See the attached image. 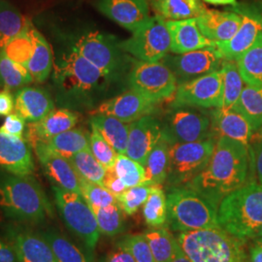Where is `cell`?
<instances>
[{"label":"cell","instance_id":"cell-1","mask_svg":"<svg viewBox=\"0 0 262 262\" xmlns=\"http://www.w3.org/2000/svg\"><path fill=\"white\" fill-rule=\"evenodd\" d=\"M254 171L251 146L227 137L216 140L205 169L187 186L219 208L225 197L250 183Z\"/></svg>","mask_w":262,"mask_h":262},{"label":"cell","instance_id":"cell-2","mask_svg":"<svg viewBox=\"0 0 262 262\" xmlns=\"http://www.w3.org/2000/svg\"><path fill=\"white\" fill-rule=\"evenodd\" d=\"M53 84L62 108L82 110L101 104L114 83L110 76L72 48L54 61Z\"/></svg>","mask_w":262,"mask_h":262},{"label":"cell","instance_id":"cell-3","mask_svg":"<svg viewBox=\"0 0 262 262\" xmlns=\"http://www.w3.org/2000/svg\"><path fill=\"white\" fill-rule=\"evenodd\" d=\"M0 210L14 223L41 225L54 217L51 202L31 175H0Z\"/></svg>","mask_w":262,"mask_h":262},{"label":"cell","instance_id":"cell-4","mask_svg":"<svg viewBox=\"0 0 262 262\" xmlns=\"http://www.w3.org/2000/svg\"><path fill=\"white\" fill-rule=\"evenodd\" d=\"M217 224L236 238L253 240L262 225V185L253 182L225 197L217 209Z\"/></svg>","mask_w":262,"mask_h":262},{"label":"cell","instance_id":"cell-5","mask_svg":"<svg viewBox=\"0 0 262 262\" xmlns=\"http://www.w3.org/2000/svg\"><path fill=\"white\" fill-rule=\"evenodd\" d=\"M175 238L192 262H251L246 241L221 227L176 232Z\"/></svg>","mask_w":262,"mask_h":262},{"label":"cell","instance_id":"cell-6","mask_svg":"<svg viewBox=\"0 0 262 262\" xmlns=\"http://www.w3.org/2000/svg\"><path fill=\"white\" fill-rule=\"evenodd\" d=\"M167 226L174 232L217 228V207L187 187L167 188Z\"/></svg>","mask_w":262,"mask_h":262},{"label":"cell","instance_id":"cell-7","mask_svg":"<svg viewBox=\"0 0 262 262\" xmlns=\"http://www.w3.org/2000/svg\"><path fill=\"white\" fill-rule=\"evenodd\" d=\"M56 209L66 227L93 253L98 243L100 231L90 204L82 194L53 186Z\"/></svg>","mask_w":262,"mask_h":262},{"label":"cell","instance_id":"cell-8","mask_svg":"<svg viewBox=\"0 0 262 262\" xmlns=\"http://www.w3.org/2000/svg\"><path fill=\"white\" fill-rule=\"evenodd\" d=\"M161 135L169 145L213 137L211 113L187 105H170L161 121Z\"/></svg>","mask_w":262,"mask_h":262},{"label":"cell","instance_id":"cell-9","mask_svg":"<svg viewBox=\"0 0 262 262\" xmlns=\"http://www.w3.org/2000/svg\"><path fill=\"white\" fill-rule=\"evenodd\" d=\"M72 48L116 82L127 69L128 55L112 35L96 30L88 31L76 38Z\"/></svg>","mask_w":262,"mask_h":262},{"label":"cell","instance_id":"cell-10","mask_svg":"<svg viewBox=\"0 0 262 262\" xmlns=\"http://www.w3.org/2000/svg\"><path fill=\"white\" fill-rule=\"evenodd\" d=\"M216 138L171 145L166 186L185 187L199 175L210 161L215 150Z\"/></svg>","mask_w":262,"mask_h":262},{"label":"cell","instance_id":"cell-11","mask_svg":"<svg viewBox=\"0 0 262 262\" xmlns=\"http://www.w3.org/2000/svg\"><path fill=\"white\" fill-rule=\"evenodd\" d=\"M127 81L130 90L155 104L172 99L178 86L176 76L161 60L134 62Z\"/></svg>","mask_w":262,"mask_h":262},{"label":"cell","instance_id":"cell-12","mask_svg":"<svg viewBox=\"0 0 262 262\" xmlns=\"http://www.w3.org/2000/svg\"><path fill=\"white\" fill-rule=\"evenodd\" d=\"M120 46L123 52L140 61L162 60L171 48V37L165 20L156 15L150 17L144 26L132 32L131 37L120 41Z\"/></svg>","mask_w":262,"mask_h":262},{"label":"cell","instance_id":"cell-13","mask_svg":"<svg viewBox=\"0 0 262 262\" xmlns=\"http://www.w3.org/2000/svg\"><path fill=\"white\" fill-rule=\"evenodd\" d=\"M242 18L241 26L230 40L216 43L215 46L225 59L236 60L251 47L261 32L262 1L237 2L230 9Z\"/></svg>","mask_w":262,"mask_h":262},{"label":"cell","instance_id":"cell-14","mask_svg":"<svg viewBox=\"0 0 262 262\" xmlns=\"http://www.w3.org/2000/svg\"><path fill=\"white\" fill-rule=\"evenodd\" d=\"M223 74L221 69L178 84L172 105H187L203 109L221 108Z\"/></svg>","mask_w":262,"mask_h":262},{"label":"cell","instance_id":"cell-15","mask_svg":"<svg viewBox=\"0 0 262 262\" xmlns=\"http://www.w3.org/2000/svg\"><path fill=\"white\" fill-rule=\"evenodd\" d=\"M224 60V56L215 46L182 55H167L161 61L172 70L179 84L220 70Z\"/></svg>","mask_w":262,"mask_h":262},{"label":"cell","instance_id":"cell-16","mask_svg":"<svg viewBox=\"0 0 262 262\" xmlns=\"http://www.w3.org/2000/svg\"><path fill=\"white\" fill-rule=\"evenodd\" d=\"M3 231L4 237L13 245L19 262H58L38 231L18 223L5 225Z\"/></svg>","mask_w":262,"mask_h":262},{"label":"cell","instance_id":"cell-17","mask_svg":"<svg viewBox=\"0 0 262 262\" xmlns=\"http://www.w3.org/2000/svg\"><path fill=\"white\" fill-rule=\"evenodd\" d=\"M31 148L53 186L82 194L80 177L69 159L49 149L44 142H36Z\"/></svg>","mask_w":262,"mask_h":262},{"label":"cell","instance_id":"cell-18","mask_svg":"<svg viewBox=\"0 0 262 262\" xmlns=\"http://www.w3.org/2000/svg\"><path fill=\"white\" fill-rule=\"evenodd\" d=\"M157 104L150 102L134 91H126L99 104L92 115H107L131 123L141 118L151 115Z\"/></svg>","mask_w":262,"mask_h":262},{"label":"cell","instance_id":"cell-19","mask_svg":"<svg viewBox=\"0 0 262 262\" xmlns=\"http://www.w3.org/2000/svg\"><path fill=\"white\" fill-rule=\"evenodd\" d=\"M161 138V122L154 116L148 115L131 122L125 156L145 167L150 151Z\"/></svg>","mask_w":262,"mask_h":262},{"label":"cell","instance_id":"cell-20","mask_svg":"<svg viewBox=\"0 0 262 262\" xmlns=\"http://www.w3.org/2000/svg\"><path fill=\"white\" fill-rule=\"evenodd\" d=\"M96 7L104 16L130 32L150 18L148 0H97Z\"/></svg>","mask_w":262,"mask_h":262},{"label":"cell","instance_id":"cell-21","mask_svg":"<svg viewBox=\"0 0 262 262\" xmlns=\"http://www.w3.org/2000/svg\"><path fill=\"white\" fill-rule=\"evenodd\" d=\"M0 168L19 176L33 174L35 165L32 150L26 138L0 131Z\"/></svg>","mask_w":262,"mask_h":262},{"label":"cell","instance_id":"cell-22","mask_svg":"<svg viewBox=\"0 0 262 262\" xmlns=\"http://www.w3.org/2000/svg\"><path fill=\"white\" fill-rule=\"evenodd\" d=\"M210 113L213 137L216 139L220 137H227L250 146L254 131L241 113L234 108H215Z\"/></svg>","mask_w":262,"mask_h":262},{"label":"cell","instance_id":"cell-23","mask_svg":"<svg viewBox=\"0 0 262 262\" xmlns=\"http://www.w3.org/2000/svg\"><path fill=\"white\" fill-rule=\"evenodd\" d=\"M198 28L202 34L214 43L230 40L241 26L242 18L231 10H206L196 18Z\"/></svg>","mask_w":262,"mask_h":262},{"label":"cell","instance_id":"cell-24","mask_svg":"<svg viewBox=\"0 0 262 262\" xmlns=\"http://www.w3.org/2000/svg\"><path fill=\"white\" fill-rule=\"evenodd\" d=\"M79 122V116L67 108L54 109L40 122H29L26 140L29 145L36 142H46L59 133L74 128Z\"/></svg>","mask_w":262,"mask_h":262},{"label":"cell","instance_id":"cell-25","mask_svg":"<svg viewBox=\"0 0 262 262\" xmlns=\"http://www.w3.org/2000/svg\"><path fill=\"white\" fill-rule=\"evenodd\" d=\"M171 37L170 52L182 55L207 47H215V43L207 39L197 26L196 19L165 20Z\"/></svg>","mask_w":262,"mask_h":262},{"label":"cell","instance_id":"cell-26","mask_svg":"<svg viewBox=\"0 0 262 262\" xmlns=\"http://www.w3.org/2000/svg\"><path fill=\"white\" fill-rule=\"evenodd\" d=\"M54 109L51 94L41 88L25 86L17 92L15 111L26 122H40Z\"/></svg>","mask_w":262,"mask_h":262},{"label":"cell","instance_id":"cell-27","mask_svg":"<svg viewBox=\"0 0 262 262\" xmlns=\"http://www.w3.org/2000/svg\"><path fill=\"white\" fill-rule=\"evenodd\" d=\"M38 232L47 241L57 261L94 262L93 253L84 252L55 227H44Z\"/></svg>","mask_w":262,"mask_h":262},{"label":"cell","instance_id":"cell-28","mask_svg":"<svg viewBox=\"0 0 262 262\" xmlns=\"http://www.w3.org/2000/svg\"><path fill=\"white\" fill-rule=\"evenodd\" d=\"M156 16L164 20L196 19L207 8L201 0H148Z\"/></svg>","mask_w":262,"mask_h":262},{"label":"cell","instance_id":"cell-29","mask_svg":"<svg viewBox=\"0 0 262 262\" xmlns=\"http://www.w3.org/2000/svg\"><path fill=\"white\" fill-rule=\"evenodd\" d=\"M91 125L95 127L119 155H125L129 123L107 115H93Z\"/></svg>","mask_w":262,"mask_h":262},{"label":"cell","instance_id":"cell-30","mask_svg":"<svg viewBox=\"0 0 262 262\" xmlns=\"http://www.w3.org/2000/svg\"><path fill=\"white\" fill-rule=\"evenodd\" d=\"M33 38L35 43L34 53L27 68L34 81L43 83L49 78L54 66L52 48L48 43L46 38L35 28L33 30Z\"/></svg>","mask_w":262,"mask_h":262},{"label":"cell","instance_id":"cell-31","mask_svg":"<svg viewBox=\"0 0 262 262\" xmlns=\"http://www.w3.org/2000/svg\"><path fill=\"white\" fill-rule=\"evenodd\" d=\"M244 83L262 86V31L253 45L236 60Z\"/></svg>","mask_w":262,"mask_h":262},{"label":"cell","instance_id":"cell-32","mask_svg":"<svg viewBox=\"0 0 262 262\" xmlns=\"http://www.w3.org/2000/svg\"><path fill=\"white\" fill-rule=\"evenodd\" d=\"M44 143L49 149L69 159L79 151L90 149V134L81 128H72L57 134Z\"/></svg>","mask_w":262,"mask_h":262},{"label":"cell","instance_id":"cell-33","mask_svg":"<svg viewBox=\"0 0 262 262\" xmlns=\"http://www.w3.org/2000/svg\"><path fill=\"white\" fill-rule=\"evenodd\" d=\"M170 145L163 138L155 146L146 161V182L147 186H162L165 184L169 167Z\"/></svg>","mask_w":262,"mask_h":262},{"label":"cell","instance_id":"cell-34","mask_svg":"<svg viewBox=\"0 0 262 262\" xmlns=\"http://www.w3.org/2000/svg\"><path fill=\"white\" fill-rule=\"evenodd\" d=\"M233 108L248 120L255 134L262 126V86L247 84Z\"/></svg>","mask_w":262,"mask_h":262},{"label":"cell","instance_id":"cell-35","mask_svg":"<svg viewBox=\"0 0 262 262\" xmlns=\"http://www.w3.org/2000/svg\"><path fill=\"white\" fill-rule=\"evenodd\" d=\"M28 20L11 3L0 0V51L25 30Z\"/></svg>","mask_w":262,"mask_h":262},{"label":"cell","instance_id":"cell-36","mask_svg":"<svg viewBox=\"0 0 262 262\" xmlns=\"http://www.w3.org/2000/svg\"><path fill=\"white\" fill-rule=\"evenodd\" d=\"M33 81L27 67L10 59L3 51H0V90L17 91Z\"/></svg>","mask_w":262,"mask_h":262},{"label":"cell","instance_id":"cell-37","mask_svg":"<svg viewBox=\"0 0 262 262\" xmlns=\"http://www.w3.org/2000/svg\"><path fill=\"white\" fill-rule=\"evenodd\" d=\"M223 74L222 109H231L243 92V78L235 60L225 59L221 67Z\"/></svg>","mask_w":262,"mask_h":262},{"label":"cell","instance_id":"cell-38","mask_svg":"<svg viewBox=\"0 0 262 262\" xmlns=\"http://www.w3.org/2000/svg\"><path fill=\"white\" fill-rule=\"evenodd\" d=\"M143 216L150 228L167 226V198L162 186H151L150 195L143 206Z\"/></svg>","mask_w":262,"mask_h":262},{"label":"cell","instance_id":"cell-39","mask_svg":"<svg viewBox=\"0 0 262 262\" xmlns=\"http://www.w3.org/2000/svg\"><path fill=\"white\" fill-rule=\"evenodd\" d=\"M144 235L150 245L156 262L172 261L177 240L169 231L168 226L150 228L146 230Z\"/></svg>","mask_w":262,"mask_h":262},{"label":"cell","instance_id":"cell-40","mask_svg":"<svg viewBox=\"0 0 262 262\" xmlns=\"http://www.w3.org/2000/svg\"><path fill=\"white\" fill-rule=\"evenodd\" d=\"M92 207V206H91ZM101 234L114 237L122 234L126 229L124 213L117 204L105 207H92Z\"/></svg>","mask_w":262,"mask_h":262},{"label":"cell","instance_id":"cell-41","mask_svg":"<svg viewBox=\"0 0 262 262\" xmlns=\"http://www.w3.org/2000/svg\"><path fill=\"white\" fill-rule=\"evenodd\" d=\"M34 28H35L31 24V21L28 20L25 30L19 33L18 36L13 38L2 50L10 59L25 67L28 66V62L34 53Z\"/></svg>","mask_w":262,"mask_h":262},{"label":"cell","instance_id":"cell-42","mask_svg":"<svg viewBox=\"0 0 262 262\" xmlns=\"http://www.w3.org/2000/svg\"><path fill=\"white\" fill-rule=\"evenodd\" d=\"M68 159L72 163L80 178L103 186L107 170L94 158L90 149L79 151Z\"/></svg>","mask_w":262,"mask_h":262},{"label":"cell","instance_id":"cell-43","mask_svg":"<svg viewBox=\"0 0 262 262\" xmlns=\"http://www.w3.org/2000/svg\"><path fill=\"white\" fill-rule=\"evenodd\" d=\"M112 169L115 174L122 179L127 187L145 185L146 169L141 163L125 155H118Z\"/></svg>","mask_w":262,"mask_h":262},{"label":"cell","instance_id":"cell-44","mask_svg":"<svg viewBox=\"0 0 262 262\" xmlns=\"http://www.w3.org/2000/svg\"><path fill=\"white\" fill-rule=\"evenodd\" d=\"M115 246L128 252L137 262H156L144 234L123 235L116 241Z\"/></svg>","mask_w":262,"mask_h":262},{"label":"cell","instance_id":"cell-45","mask_svg":"<svg viewBox=\"0 0 262 262\" xmlns=\"http://www.w3.org/2000/svg\"><path fill=\"white\" fill-rule=\"evenodd\" d=\"M151 186L140 185L128 187L123 193L117 197L118 203L125 215H135L141 207L144 206L150 195Z\"/></svg>","mask_w":262,"mask_h":262},{"label":"cell","instance_id":"cell-46","mask_svg":"<svg viewBox=\"0 0 262 262\" xmlns=\"http://www.w3.org/2000/svg\"><path fill=\"white\" fill-rule=\"evenodd\" d=\"M81 193L92 207H105L117 204L118 199L106 187L80 178Z\"/></svg>","mask_w":262,"mask_h":262},{"label":"cell","instance_id":"cell-47","mask_svg":"<svg viewBox=\"0 0 262 262\" xmlns=\"http://www.w3.org/2000/svg\"><path fill=\"white\" fill-rule=\"evenodd\" d=\"M90 150L106 170L114 167L119 154L94 126H92V132L90 134Z\"/></svg>","mask_w":262,"mask_h":262},{"label":"cell","instance_id":"cell-48","mask_svg":"<svg viewBox=\"0 0 262 262\" xmlns=\"http://www.w3.org/2000/svg\"><path fill=\"white\" fill-rule=\"evenodd\" d=\"M26 129V121L18 114H10L6 116L3 124L0 126V131L12 136L24 138Z\"/></svg>","mask_w":262,"mask_h":262},{"label":"cell","instance_id":"cell-49","mask_svg":"<svg viewBox=\"0 0 262 262\" xmlns=\"http://www.w3.org/2000/svg\"><path fill=\"white\" fill-rule=\"evenodd\" d=\"M103 187H106L116 197L121 195L128 188L122 182V179L119 178L115 174L113 169L107 170L106 176L104 178Z\"/></svg>","mask_w":262,"mask_h":262},{"label":"cell","instance_id":"cell-50","mask_svg":"<svg viewBox=\"0 0 262 262\" xmlns=\"http://www.w3.org/2000/svg\"><path fill=\"white\" fill-rule=\"evenodd\" d=\"M0 262H19L13 245L5 237H0Z\"/></svg>","mask_w":262,"mask_h":262},{"label":"cell","instance_id":"cell-51","mask_svg":"<svg viewBox=\"0 0 262 262\" xmlns=\"http://www.w3.org/2000/svg\"><path fill=\"white\" fill-rule=\"evenodd\" d=\"M99 262H137L130 253L119 247L113 249Z\"/></svg>","mask_w":262,"mask_h":262},{"label":"cell","instance_id":"cell-52","mask_svg":"<svg viewBox=\"0 0 262 262\" xmlns=\"http://www.w3.org/2000/svg\"><path fill=\"white\" fill-rule=\"evenodd\" d=\"M253 155V166L259 184L262 185V142L254 141L251 146Z\"/></svg>","mask_w":262,"mask_h":262},{"label":"cell","instance_id":"cell-53","mask_svg":"<svg viewBox=\"0 0 262 262\" xmlns=\"http://www.w3.org/2000/svg\"><path fill=\"white\" fill-rule=\"evenodd\" d=\"M15 109V100L8 91L0 92V116H8Z\"/></svg>","mask_w":262,"mask_h":262},{"label":"cell","instance_id":"cell-54","mask_svg":"<svg viewBox=\"0 0 262 262\" xmlns=\"http://www.w3.org/2000/svg\"><path fill=\"white\" fill-rule=\"evenodd\" d=\"M251 262H262V247L253 244L249 250Z\"/></svg>","mask_w":262,"mask_h":262},{"label":"cell","instance_id":"cell-55","mask_svg":"<svg viewBox=\"0 0 262 262\" xmlns=\"http://www.w3.org/2000/svg\"><path fill=\"white\" fill-rule=\"evenodd\" d=\"M171 262H192L187 256L185 252L183 251L182 247L180 246V244L177 241L176 247H175V253L173 256V259Z\"/></svg>","mask_w":262,"mask_h":262},{"label":"cell","instance_id":"cell-56","mask_svg":"<svg viewBox=\"0 0 262 262\" xmlns=\"http://www.w3.org/2000/svg\"><path fill=\"white\" fill-rule=\"evenodd\" d=\"M206 3L212 5H230L233 6L237 3V0H203Z\"/></svg>","mask_w":262,"mask_h":262},{"label":"cell","instance_id":"cell-57","mask_svg":"<svg viewBox=\"0 0 262 262\" xmlns=\"http://www.w3.org/2000/svg\"><path fill=\"white\" fill-rule=\"evenodd\" d=\"M255 240H262V225L261 227L259 228V230L257 231L256 235H255V237L253 239V241H255Z\"/></svg>","mask_w":262,"mask_h":262},{"label":"cell","instance_id":"cell-58","mask_svg":"<svg viewBox=\"0 0 262 262\" xmlns=\"http://www.w3.org/2000/svg\"><path fill=\"white\" fill-rule=\"evenodd\" d=\"M256 134H257V140L256 141H260L262 142V126L258 129V130L256 131Z\"/></svg>","mask_w":262,"mask_h":262},{"label":"cell","instance_id":"cell-59","mask_svg":"<svg viewBox=\"0 0 262 262\" xmlns=\"http://www.w3.org/2000/svg\"><path fill=\"white\" fill-rule=\"evenodd\" d=\"M253 244L258 245V246L262 247V240H255V241H253Z\"/></svg>","mask_w":262,"mask_h":262},{"label":"cell","instance_id":"cell-60","mask_svg":"<svg viewBox=\"0 0 262 262\" xmlns=\"http://www.w3.org/2000/svg\"><path fill=\"white\" fill-rule=\"evenodd\" d=\"M261 31H262V21H261Z\"/></svg>","mask_w":262,"mask_h":262},{"label":"cell","instance_id":"cell-61","mask_svg":"<svg viewBox=\"0 0 262 262\" xmlns=\"http://www.w3.org/2000/svg\"><path fill=\"white\" fill-rule=\"evenodd\" d=\"M260 1H262V0H260Z\"/></svg>","mask_w":262,"mask_h":262}]
</instances>
